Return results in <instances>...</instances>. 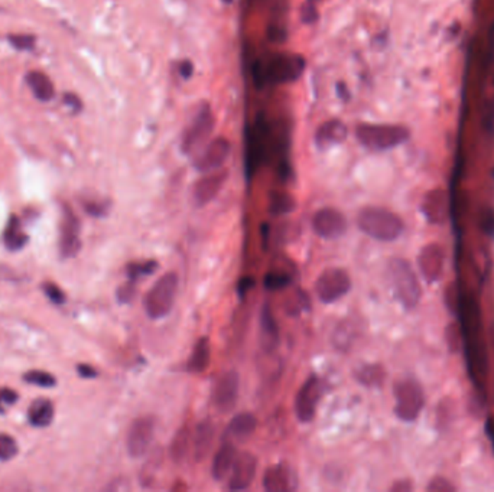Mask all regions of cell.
<instances>
[{"label":"cell","mask_w":494,"mask_h":492,"mask_svg":"<svg viewBox=\"0 0 494 492\" xmlns=\"http://www.w3.org/2000/svg\"><path fill=\"white\" fill-rule=\"evenodd\" d=\"M237 456V450L233 442L223 441L220 449L214 455L211 465V476L215 481H223L230 475L233 464Z\"/></svg>","instance_id":"cell-24"},{"label":"cell","mask_w":494,"mask_h":492,"mask_svg":"<svg viewBox=\"0 0 494 492\" xmlns=\"http://www.w3.org/2000/svg\"><path fill=\"white\" fill-rule=\"evenodd\" d=\"M81 223L74 209L68 205H63L59 223V254L63 259H73L81 250Z\"/></svg>","instance_id":"cell-12"},{"label":"cell","mask_w":494,"mask_h":492,"mask_svg":"<svg viewBox=\"0 0 494 492\" xmlns=\"http://www.w3.org/2000/svg\"><path fill=\"white\" fill-rule=\"evenodd\" d=\"M28 240H29V237L20 228V223H19L18 217L16 215H12L6 224L5 233H4V242L6 245V249L9 252L22 250L28 244Z\"/></svg>","instance_id":"cell-31"},{"label":"cell","mask_w":494,"mask_h":492,"mask_svg":"<svg viewBox=\"0 0 494 492\" xmlns=\"http://www.w3.org/2000/svg\"><path fill=\"white\" fill-rule=\"evenodd\" d=\"M273 135L270 125L265 117H258L255 125L247 130V143H246V175L252 178L258 168L265 164L270 155L273 147Z\"/></svg>","instance_id":"cell-6"},{"label":"cell","mask_w":494,"mask_h":492,"mask_svg":"<svg viewBox=\"0 0 494 492\" xmlns=\"http://www.w3.org/2000/svg\"><path fill=\"white\" fill-rule=\"evenodd\" d=\"M229 178V171L217 169L212 172H207L203 178H200L193 188V199L197 207H205L215 197L219 195L222 188Z\"/></svg>","instance_id":"cell-18"},{"label":"cell","mask_w":494,"mask_h":492,"mask_svg":"<svg viewBox=\"0 0 494 492\" xmlns=\"http://www.w3.org/2000/svg\"><path fill=\"white\" fill-rule=\"evenodd\" d=\"M356 380L366 387H380L386 379L385 368L379 364H364L360 365L356 373H354Z\"/></svg>","instance_id":"cell-30"},{"label":"cell","mask_w":494,"mask_h":492,"mask_svg":"<svg viewBox=\"0 0 494 492\" xmlns=\"http://www.w3.org/2000/svg\"><path fill=\"white\" fill-rule=\"evenodd\" d=\"M23 380L29 384H35V386H40V387H44V388H51L56 384V380L52 374L49 373H45V371H40V370H34V371H29L23 376Z\"/></svg>","instance_id":"cell-36"},{"label":"cell","mask_w":494,"mask_h":492,"mask_svg":"<svg viewBox=\"0 0 494 492\" xmlns=\"http://www.w3.org/2000/svg\"><path fill=\"white\" fill-rule=\"evenodd\" d=\"M349 228L346 215L332 207L318 209L313 217V230L325 240H337L343 237Z\"/></svg>","instance_id":"cell-13"},{"label":"cell","mask_w":494,"mask_h":492,"mask_svg":"<svg viewBox=\"0 0 494 492\" xmlns=\"http://www.w3.org/2000/svg\"><path fill=\"white\" fill-rule=\"evenodd\" d=\"M461 319H462V333L466 340V354L467 362L471 370V379L478 388H483V380L487 374L486 348L481 340L480 332V312L474 299L462 295L461 297Z\"/></svg>","instance_id":"cell-1"},{"label":"cell","mask_w":494,"mask_h":492,"mask_svg":"<svg viewBox=\"0 0 494 492\" xmlns=\"http://www.w3.org/2000/svg\"><path fill=\"white\" fill-rule=\"evenodd\" d=\"M18 393L12 388H0V414L5 413L6 409L16 403Z\"/></svg>","instance_id":"cell-43"},{"label":"cell","mask_w":494,"mask_h":492,"mask_svg":"<svg viewBox=\"0 0 494 492\" xmlns=\"http://www.w3.org/2000/svg\"><path fill=\"white\" fill-rule=\"evenodd\" d=\"M214 435H215V427L208 419L201 420L197 424L195 430L193 432V452H194L195 462H203V460L208 457L212 449Z\"/></svg>","instance_id":"cell-23"},{"label":"cell","mask_w":494,"mask_h":492,"mask_svg":"<svg viewBox=\"0 0 494 492\" xmlns=\"http://www.w3.org/2000/svg\"><path fill=\"white\" fill-rule=\"evenodd\" d=\"M263 488L267 492H292L298 488L295 469L287 462H279L266 469L263 475Z\"/></svg>","instance_id":"cell-19"},{"label":"cell","mask_w":494,"mask_h":492,"mask_svg":"<svg viewBox=\"0 0 494 492\" xmlns=\"http://www.w3.org/2000/svg\"><path fill=\"white\" fill-rule=\"evenodd\" d=\"M136 295V283L128 281L125 285L117 289V300L120 303H131Z\"/></svg>","instance_id":"cell-42"},{"label":"cell","mask_w":494,"mask_h":492,"mask_svg":"<svg viewBox=\"0 0 494 492\" xmlns=\"http://www.w3.org/2000/svg\"><path fill=\"white\" fill-rule=\"evenodd\" d=\"M34 96L41 102H49L55 96V88L49 77L41 71H29L25 77Z\"/></svg>","instance_id":"cell-28"},{"label":"cell","mask_w":494,"mask_h":492,"mask_svg":"<svg viewBox=\"0 0 494 492\" xmlns=\"http://www.w3.org/2000/svg\"><path fill=\"white\" fill-rule=\"evenodd\" d=\"M159 267L157 260H147V262H140V263H131L126 267V274H128V281H132L135 283H138L142 278H146V276H150L157 271V269Z\"/></svg>","instance_id":"cell-35"},{"label":"cell","mask_w":494,"mask_h":492,"mask_svg":"<svg viewBox=\"0 0 494 492\" xmlns=\"http://www.w3.org/2000/svg\"><path fill=\"white\" fill-rule=\"evenodd\" d=\"M411 489H412V485L408 481H399L390 488V491H393V492H404V491L408 492Z\"/></svg>","instance_id":"cell-51"},{"label":"cell","mask_w":494,"mask_h":492,"mask_svg":"<svg viewBox=\"0 0 494 492\" xmlns=\"http://www.w3.org/2000/svg\"><path fill=\"white\" fill-rule=\"evenodd\" d=\"M359 142L373 150L390 149L402 143L408 133L405 129L389 125H360L356 130Z\"/></svg>","instance_id":"cell-8"},{"label":"cell","mask_w":494,"mask_h":492,"mask_svg":"<svg viewBox=\"0 0 494 492\" xmlns=\"http://www.w3.org/2000/svg\"><path fill=\"white\" fill-rule=\"evenodd\" d=\"M260 234H262V245H263V249L266 252L267 249V242H269V237H270V227L267 224H263L262 226V230H260Z\"/></svg>","instance_id":"cell-52"},{"label":"cell","mask_w":494,"mask_h":492,"mask_svg":"<svg viewBox=\"0 0 494 492\" xmlns=\"http://www.w3.org/2000/svg\"><path fill=\"white\" fill-rule=\"evenodd\" d=\"M77 371L83 379H96L99 374L96 368L88 365V364H78Z\"/></svg>","instance_id":"cell-48"},{"label":"cell","mask_w":494,"mask_h":492,"mask_svg":"<svg viewBox=\"0 0 494 492\" xmlns=\"http://www.w3.org/2000/svg\"><path fill=\"white\" fill-rule=\"evenodd\" d=\"M258 472V457L252 452H240L236 456L233 468L229 475L227 489L233 492L246 491L251 488Z\"/></svg>","instance_id":"cell-16"},{"label":"cell","mask_w":494,"mask_h":492,"mask_svg":"<svg viewBox=\"0 0 494 492\" xmlns=\"http://www.w3.org/2000/svg\"><path fill=\"white\" fill-rule=\"evenodd\" d=\"M317 18V11L314 8V4L313 2H308L305 9H303V19L306 22H314Z\"/></svg>","instance_id":"cell-50"},{"label":"cell","mask_w":494,"mask_h":492,"mask_svg":"<svg viewBox=\"0 0 494 492\" xmlns=\"http://www.w3.org/2000/svg\"><path fill=\"white\" fill-rule=\"evenodd\" d=\"M214 114L208 104H203L185 130L181 142V149L185 155H191L197 152L211 136L214 130Z\"/></svg>","instance_id":"cell-10"},{"label":"cell","mask_w":494,"mask_h":492,"mask_svg":"<svg viewBox=\"0 0 494 492\" xmlns=\"http://www.w3.org/2000/svg\"><path fill=\"white\" fill-rule=\"evenodd\" d=\"M260 347L265 352L272 354L279 348L281 344V331L277 321L273 315L272 307L265 303L260 311V335H259Z\"/></svg>","instance_id":"cell-20"},{"label":"cell","mask_w":494,"mask_h":492,"mask_svg":"<svg viewBox=\"0 0 494 492\" xmlns=\"http://www.w3.org/2000/svg\"><path fill=\"white\" fill-rule=\"evenodd\" d=\"M394 413L404 422H414L425 406V394L421 384L414 379L399 380L393 388Z\"/></svg>","instance_id":"cell-7"},{"label":"cell","mask_w":494,"mask_h":492,"mask_svg":"<svg viewBox=\"0 0 494 492\" xmlns=\"http://www.w3.org/2000/svg\"><path fill=\"white\" fill-rule=\"evenodd\" d=\"M18 450V443L12 436L6 433H0V460H4V462L11 460L12 457H15Z\"/></svg>","instance_id":"cell-37"},{"label":"cell","mask_w":494,"mask_h":492,"mask_svg":"<svg viewBox=\"0 0 494 492\" xmlns=\"http://www.w3.org/2000/svg\"><path fill=\"white\" fill-rule=\"evenodd\" d=\"M64 103H66V106H68L74 111H80L81 110V100H80V97H77L73 93H66L64 94Z\"/></svg>","instance_id":"cell-49"},{"label":"cell","mask_w":494,"mask_h":492,"mask_svg":"<svg viewBox=\"0 0 494 492\" xmlns=\"http://www.w3.org/2000/svg\"><path fill=\"white\" fill-rule=\"evenodd\" d=\"M210 362H211V343L208 340V336H201L198 338V341L193 348V352L187 362V368L193 374H201L210 367Z\"/></svg>","instance_id":"cell-26"},{"label":"cell","mask_w":494,"mask_h":492,"mask_svg":"<svg viewBox=\"0 0 494 492\" xmlns=\"http://www.w3.org/2000/svg\"><path fill=\"white\" fill-rule=\"evenodd\" d=\"M84 211L91 215V217H106V214L109 212L110 204L103 199H87L83 202Z\"/></svg>","instance_id":"cell-38"},{"label":"cell","mask_w":494,"mask_h":492,"mask_svg":"<svg viewBox=\"0 0 494 492\" xmlns=\"http://www.w3.org/2000/svg\"><path fill=\"white\" fill-rule=\"evenodd\" d=\"M418 264L421 269V273L428 282H435L442 271L444 266V254L440 245L429 244L422 249Z\"/></svg>","instance_id":"cell-21"},{"label":"cell","mask_w":494,"mask_h":492,"mask_svg":"<svg viewBox=\"0 0 494 492\" xmlns=\"http://www.w3.org/2000/svg\"><path fill=\"white\" fill-rule=\"evenodd\" d=\"M255 286H256V279L253 278V276H244V278H241L237 283L239 297H244Z\"/></svg>","instance_id":"cell-45"},{"label":"cell","mask_w":494,"mask_h":492,"mask_svg":"<svg viewBox=\"0 0 494 492\" xmlns=\"http://www.w3.org/2000/svg\"><path fill=\"white\" fill-rule=\"evenodd\" d=\"M294 282V276L284 270H272L265 274L263 285L266 290L279 292L289 288Z\"/></svg>","instance_id":"cell-34"},{"label":"cell","mask_w":494,"mask_h":492,"mask_svg":"<svg viewBox=\"0 0 494 492\" xmlns=\"http://www.w3.org/2000/svg\"><path fill=\"white\" fill-rule=\"evenodd\" d=\"M223 2H226V4H231V2H233V0H223Z\"/></svg>","instance_id":"cell-54"},{"label":"cell","mask_w":494,"mask_h":492,"mask_svg":"<svg viewBox=\"0 0 494 492\" xmlns=\"http://www.w3.org/2000/svg\"><path fill=\"white\" fill-rule=\"evenodd\" d=\"M54 419V405L48 398H38L28 410V420L35 427H47Z\"/></svg>","instance_id":"cell-29"},{"label":"cell","mask_w":494,"mask_h":492,"mask_svg":"<svg viewBox=\"0 0 494 492\" xmlns=\"http://www.w3.org/2000/svg\"><path fill=\"white\" fill-rule=\"evenodd\" d=\"M347 137V128L343 121L328 120L318 128L315 142L320 147H328L331 144L343 142Z\"/></svg>","instance_id":"cell-25"},{"label":"cell","mask_w":494,"mask_h":492,"mask_svg":"<svg viewBox=\"0 0 494 492\" xmlns=\"http://www.w3.org/2000/svg\"><path fill=\"white\" fill-rule=\"evenodd\" d=\"M267 38L272 42H282L287 39V34H285V30L279 26H270L267 29Z\"/></svg>","instance_id":"cell-46"},{"label":"cell","mask_w":494,"mask_h":492,"mask_svg":"<svg viewBox=\"0 0 494 492\" xmlns=\"http://www.w3.org/2000/svg\"><path fill=\"white\" fill-rule=\"evenodd\" d=\"M240 390V377L237 371H226L215 381L212 388V405L220 413H230L234 410Z\"/></svg>","instance_id":"cell-15"},{"label":"cell","mask_w":494,"mask_h":492,"mask_svg":"<svg viewBox=\"0 0 494 492\" xmlns=\"http://www.w3.org/2000/svg\"><path fill=\"white\" fill-rule=\"evenodd\" d=\"M193 443V430L188 424L181 426L171 442L169 456L175 464H182L188 456L190 446Z\"/></svg>","instance_id":"cell-27"},{"label":"cell","mask_w":494,"mask_h":492,"mask_svg":"<svg viewBox=\"0 0 494 492\" xmlns=\"http://www.w3.org/2000/svg\"><path fill=\"white\" fill-rule=\"evenodd\" d=\"M350 290L351 278L342 267L325 269L315 282V295L325 305L343 299Z\"/></svg>","instance_id":"cell-9"},{"label":"cell","mask_w":494,"mask_h":492,"mask_svg":"<svg viewBox=\"0 0 494 492\" xmlns=\"http://www.w3.org/2000/svg\"><path fill=\"white\" fill-rule=\"evenodd\" d=\"M231 152V143L226 137H217L214 139L194 161V168L201 172H212L220 169L224 162L227 161Z\"/></svg>","instance_id":"cell-17"},{"label":"cell","mask_w":494,"mask_h":492,"mask_svg":"<svg viewBox=\"0 0 494 492\" xmlns=\"http://www.w3.org/2000/svg\"><path fill=\"white\" fill-rule=\"evenodd\" d=\"M425 217L432 224H441L447 219V204L442 194H429L423 204Z\"/></svg>","instance_id":"cell-32"},{"label":"cell","mask_w":494,"mask_h":492,"mask_svg":"<svg viewBox=\"0 0 494 492\" xmlns=\"http://www.w3.org/2000/svg\"><path fill=\"white\" fill-rule=\"evenodd\" d=\"M42 289L45 292V295L48 296V299L51 302H54L55 305H64L67 297H66V293L61 290L55 283H44L42 285Z\"/></svg>","instance_id":"cell-41"},{"label":"cell","mask_w":494,"mask_h":492,"mask_svg":"<svg viewBox=\"0 0 494 492\" xmlns=\"http://www.w3.org/2000/svg\"><path fill=\"white\" fill-rule=\"evenodd\" d=\"M387 278L394 297L406 309H414L418 306L422 289L418 276L405 259H392L387 264Z\"/></svg>","instance_id":"cell-4"},{"label":"cell","mask_w":494,"mask_h":492,"mask_svg":"<svg viewBox=\"0 0 494 492\" xmlns=\"http://www.w3.org/2000/svg\"><path fill=\"white\" fill-rule=\"evenodd\" d=\"M153 435H155V420L152 416H142L132 422L128 438H126V448L131 457H142L147 453Z\"/></svg>","instance_id":"cell-14"},{"label":"cell","mask_w":494,"mask_h":492,"mask_svg":"<svg viewBox=\"0 0 494 492\" xmlns=\"http://www.w3.org/2000/svg\"><path fill=\"white\" fill-rule=\"evenodd\" d=\"M258 427V419L252 413H239L236 414L227 429L223 433V441H230V442H243L246 439H249Z\"/></svg>","instance_id":"cell-22"},{"label":"cell","mask_w":494,"mask_h":492,"mask_svg":"<svg viewBox=\"0 0 494 492\" xmlns=\"http://www.w3.org/2000/svg\"><path fill=\"white\" fill-rule=\"evenodd\" d=\"M296 208L295 199L288 192L273 191L269 197V212L273 217H281V215H288Z\"/></svg>","instance_id":"cell-33"},{"label":"cell","mask_w":494,"mask_h":492,"mask_svg":"<svg viewBox=\"0 0 494 492\" xmlns=\"http://www.w3.org/2000/svg\"><path fill=\"white\" fill-rule=\"evenodd\" d=\"M9 42L18 51H32L37 38L34 35H9Z\"/></svg>","instance_id":"cell-40"},{"label":"cell","mask_w":494,"mask_h":492,"mask_svg":"<svg viewBox=\"0 0 494 492\" xmlns=\"http://www.w3.org/2000/svg\"><path fill=\"white\" fill-rule=\"evenodd\" d=\"M324 393V384L320 377H308L295 395L294 410L299 422L310 423L317 414L320 400Z\"/></svg>","instance_id":"cell-11"},{"label":"cell","mask_w":494,"mask_h":492,"mask_svg":"<svg viewBox=\"0 0 494 492\" xmlns=\"http://www.w3.org/2000/svg\"><path fill=\"white\" fill-rule=\"evenodd\" d=\"M487 433H488V438L491 439V442H493V445H494V420L493 419H488V422H487Z\"/></svg>","instance_id":"cell-53"},{"label":"cell","mask_w":494,"mask_h":492,"mask_svg":"<svg viewBox=\"0 0 494 492\" xmlns=\"http://www.w3.org/2000/svg\"><path fill=\"white\" fill-rule=\"evenodd\" d=\"M357 227L378 241H394L404 233V221L397 214L382 207H366L357 215Z\"/></svg>","instance_id":"cell-3"},{"label":"cell","mask_w":494,"mask_h":492,"mask_svg":"<svg viewBox=\"0 0 494 492\" xmlns=\"http://www.w3.org/2000/svg\"><path fill=\"white\" fill-rule=\"evenodd\" d=\"M305 59L296 54H275L266 61L258 59L252 67L253 82L258 88L267 84H285L298 80L305 70Z\"/></svg>","instance_id":"cell-2"},{"label":"cell","mask_w":494,"mask_h":492,"mask_svg":"<svg viewBox=\"0 0 494 492\" xmlns=\"http://www.w3.org/2000/svg\"><path fill=\"white\" fill-rule=\"evenodd\" d=\"M426 489L430 492H454L455 486L445 478H434Z\"/></svg>","instance_id":"cell-44"},{"label":"cell","mask_w":494,"mask_h":492,"mask_svg":"<svg viewBox=\"0 0 494 492\" xmlns=\"http://www.w3.org/2000/svg\"><path fill=\"white\" fill-rule=\"evenodd\" d=\"M178 68H179V74H181V77H182V78H185V80L191 78V77H193V74H194V66H193L191 61H188V59H183V61H181L179 66H178Z\"/></svg>","instance_id":"cell-47"},{"label":"cell","mask_w":494,"mask_h":492,"mask_svg":"<svg viewBox=\"0 0 494 492\" xmlns=\"http://www.w3.org/2000/svg\"><path fill=\"white\" fill-rule=\"evenodd\" d=\"M311 306V300L310 297H308V295L302 290H298L295 295H294V299L292 302L288 305L287 309L289 311V315H298L299 312L308 309V307Z\"/></svg>","instance_id":"cell-39"},{"label":"cell","mask_w":494,"mask_h":492,"mask_svg":"<svg viewBox=\"0 0 494 492\" xmlns=\"http://www.w3.org/2000/svg\"><path fill=\"white\" fill-rule=\"evenodd\" d=\"M178 274L175 271L165 273L155 282L143 297V309L147 318L158 321L168 316L172 311L178 292Z\"/></svg>","instance_id":"cell-5"}]
</instances>
